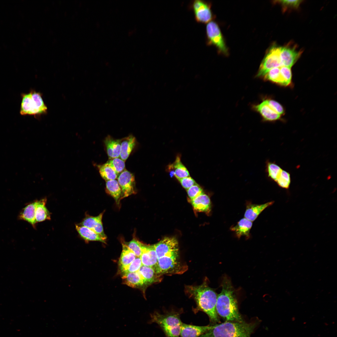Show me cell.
<instances>
[{
  "mask_svg": "<svg viewBox=\"0 0 337 337\" xmlns=\"http://www.w3.org/2000/svg\"><path fill=\"white\" fill-rule=\"evenodd\" d=\"M253 108L260 114L265 121H273L279 120L281 118V115L270 106L267 99L263 100L259 104L253 105Z\"/></svg>",
  "mask_w": 337,
  "mask_h": 337,
  "instance_id": "7c38bea8",
  "label": "cell"
},
{
  "mask_svg": "<svg viewBox=\"0 0 337 337\" xmlns=\"http://www.w3.org/2000/svg\"><path fill=\"white\" fill-rule=\"evenodd\" d=\"M137 257H140L142 253L141 244L135 237L129 242H123Z\"/></svg>",
  "mask_w": 337,
  "mask_h": 337,
  "instance_id": "836d02e7",
  "label": "cell"
},
{
  "mask_svg": "<svg viewBox=\"0 0 337 337\" xmlns=\"http://www.w3.org/2000/svg\"><path fill=\"white\" fill-rule=\"evenodd\" d=\"M36 202L35 219L36 222H40L46 220L51 219L50 212L46 207V198Z\"/></svg>",
  "mask_w": 337,
  "mask_h": 337,
  "instance_id": "7402d4cb",
  "label": "cell"
},
{
  "mask_svg": "<svg viewBox=\"0 0 337 337\" xmlns=\"http://www.w3.org/2000/svg\"><path fill=\"white\" fill-rule=\"evenodd\" d=\"M302 2V0H278L275 3L280 4L281 6L283 12L288 10L297 9Z\"/></svg>",
  "mask_w": 337,
  "mask_h": 337,
  "instance_id": "e575fe53",
  "label": "cell"
},
{
  "mask_svg": "<svg viewBox=\"0 0 337 337\" xmlns=\"http://www.w3.org/2000/svg\"><path fill=\"white\" fill-rule=\"evenodd\" d=\"M136 139L132 135L121 139L120 158L125 162L129 157L135 146Z\"/></svg>",
  "mask_w": 337,
  "mask_h": 337,
  "instance_id": "d6986e66",
  "label": "cell"
},
{
  "mask_svg": "<svg viewBox=\"0 0 337 337\" xmlns=\"http://www.w3.org/2000/svg\"><path fill=\"white\" fill-rule=\"evenodd\" d=\"M142 253L140 257L142 265L154 268L158 262V258L154 245L141 244Z\"/></svg>",
  "mask_w": 337,
  "mask_h": 337,
  "instance_id": "8fae6325",
  "label": "cell"
},
{
  "mask_svg": "<svg viewBox=\"0 0 337 337\" xmlns=\"http://www.w3.org/2000/svg\"><path fill=\"white\" fill-rule=\"evenodd\" d=\"M252 224V222L244 218L241 219L235 226L231 227V229L235 232L238 238L243 236L248 237Z\"/></svg>",
  "mask_w": 337,
  "mask_h": 337,
  "instance_id": "603a6c76",
  "label": "cell"
},
{
  "mask_svg": "<svg viewBox=\"0 0 337 337\" xmlns=\"http://www.w3.org/2000/svg\"><path fill=\"white\" fill-rule=\"evenodd\" d=\"M168 168L169 170H173L172 171V174L178 180L189 176V172L181 162L179 156H177L174 162L170 164Z\"/></svg>",
  "mask_w": 337,
  "mask_h": 337,
  "instance_id": "cb8c5ba5",
  "label": "cell"
},
{
  "mask_svg": "<svg viewBox=\"0 0 337 337\" xmlns=\"http://www.w3.org/2000/svg\"><path fill=\"white\" fill-rule=\"evenodd\" d=\"M280 51L281 47L276 45L270 48L260 64L257 77H263L271 69L281 67Z\"/></svg>",
  "mask_w": 337,
  "mask_h": 337,
  "instance_id": "8992f818",
  "label": "cell"
},
{
  "mask_svg": "<svg viewBox=\"0 0 337 337\" xmlns=\"http://www.w3.org/2000/svg\"><path fill=\"white\" fill-rule=\"evenodd\" d=\"M267 100L269 105L275 111L280 115L284 113V109L280 103L273 100Z\"/></svg>",
  "mask_w": 337,
  "mask_h": 337,
  "instance_id": "74e56055",
  "label": "cell"
},
{
  "mask_svg": "<svg viewBox=\"0 0 337 337\" xmlns=\"http://www.w3.org/2000/svg\"><path fill=\"white\" fill-rule=\"evenodd\" d=\"M213 325L199 326L183 323L180 337H199L212 328Z\"/></svg>",
  "mask_w": 337,
  "mask_h": 337,
  "instance_id": "5bb4252c",
  "label": "cell"
},
{
  "mask_svg": "<svg viewBox=\"0 0 337 337\" xmlns=\"http://www.w3.org/2000/svg\"><path fill=\"white\" fill-rule=\"evenodd\" d=\"M191 7L195 16V20L198 22L208 23L213 18L210 5L208 2L201 0L193 1Z\"/></svg>",
  "mask_w": 337,
  "mask_h": 337,
  "instance_id": "ba28073f",
  "label": "cell"
},
{
  "mask_svg": "<svg viewBox=\"0 0 337 337\" xmlns=\"http://www.w3.org/2000/svg\"><path fill=\"white\" fill-rule=\"evenodd\" d=\"M191 203L194 208L197 211L208 213L210 211V199L204 193L191 200Z\"/></svg>",
  "mask_w": 337,
  "mask_h": 337,
  "instance_id": "44dd1931",
  "label": "cell"
},
{
  "mask_svg": "<svg viewBox=\"0 0 337 337\" xmlns=\"http://www.w3.org/2000/svg\"><path fill=\"white\" fill-rule=\"evenodd\" d=\"M282 169L274 162H267L266 164V170L268 177L271 180L276 181Z\"/></svg>",
  "mask_w": 337,
  "mask_h": 337,
  "instance_id": "f546056e",
  "label": "cell"
},
{
  "mask_svg": "<svg viewBox=\"0 0 337 337\" xmlns=\"http://www.w3.org/2000/svg\"><path fill=\"white\" fill-rule=\"evenodd\" d=\"M138 271L146 288L152 284L160 282L162 279V276L158 274L152 267L142 265Z\"/></svg>",
  "mask_w": 337,
  "mask_h": 337,
  "instance_id": "9a60e30c",
  "label": "cell"
},
{
  "mask_svg": "<svg viewBox=\"0 0 337 337\" xmlns=\"http://www.w3.org/2000/svg\"><path fill=\"white\" fill-rule=\"evenodd\" d=\"M254 328V325L243 321H227L213 325L199 337H250Z\"/></svg>",
  "mask_w": 337,
  "mask_h": 337,
  "instance_id": "3957f363",
  "label": "cell"
},
{
  "mask_svg": "<svg viewBox=\"0 0 337 337\" xmlns=\"http://www.w3.org/2000/svg\"><path fill=\"white\" fill-rule=\"evenodd\" d=\"M262 78L265 80L269 81L280 85H288L281 74L280 67L271 69Z\"/></svg>",
  "mask_w": 337,
  "mask_h": 337,
  "instance_id": "4316f807",
  "label": "cell"
},
{
  "mask_svg": "<svg viewBox=\"0 0 337 337\" xmlns=\"http://www.w3.org/2000/svg\"><path fill=\"white\" fill-rule=\"evenodd\" d=\"M121 143V139H114L110 135H108L105 138L104 143L110 159L120 157Z\"/></svg>",
  "mask_w": 337,
  "mask_h": 337,
  "instance_id": "2e32d148",
  "label": "cell"
},
{
  "mask_svg": "<svg viewBox=\"0 0 337 337\" xmlns=\"http://www.w3.org/2000/svg\"><path fill=\"white\" fill-rule=\"evenodd\" d=\"M185 292L195 300L197 308L205 313L213 322L219 321L216 310L217 295L215 291L204 281L198 286H186Z\"/></svg>",
  "mask_w": 337,
  "mask_h": 337,
  "instance_id": "6da1fadb",
  "label": "cell"
},
{
  "mask_svg": "<svg viewBox=\"0 0 337 337\" xmlns=\"http://www.w3.org/2000/svg\"><path fill=\"white\" fill-rule=\"evenodd\" d=\"M123 282L129 286L134 288L143 289L146 288L144 281L138 271L130 272L122 275Z\"/></svg>",
  "mask_w": 337,
  "mask_h": 337,
  "instance_id": "e0dca14e",
  "label": "cell"
},
{
  "mask_svg": "<svg viewBox=\"0 0 337 337\" xmlns=\"http://www.w3.org/2000/svg\"><path fill=\"white\" fill-rule=\"evenodd\" d=\"M291 181V175L289 173L282 169L275 182L280 187L288 189Z\"/></svg>",
  "mask_w": 337,
  "mask_h": 337,
  "instance_id": "4dcf8cb0",
  "label": "cell"
},
{
  "mask_svg": "<svg viewBox=\"0 0 337 337\" xmlns=\"http://www.w3.org/2000/svg\"><path fill=\"white\" fill-rule=\"evenodd\" d=\"M36 202L27 205L20 213L19 218L31 224L34 227L37 223L35 219Z\"/></svg>",
  "mask_w": 337,
  "mask_h": 337,
  "instance_id": "d4e9b609",
  "label": "cell"
},
{
  "mask_svg": "<svg viewBox=\"0 0 337 337\" xmlns=\"http://www.w3.org/2000/svg\"><path fill=\"white\" fill-rule=\"evenodd\" d=\"M179 314L175 312L161 314L155 312L150 314L149 323L158 324L164 332L166 337H180L182 323Z\"/></svg>",
  "mask_w": 337,
  "mask_h": 337,
  "instance_id": "277c9868",
  "label": "cell"
},
{
  "mask_svg": "<svg viewBox=\"0 0 337 337\" xmlns=\"http://www.w3.org/2000/svg\"><path fill=\"white\" fill-rule=\"evenodd\" d=\"M206 31L208 44L215 46L220 52L227 55L228 50L217 24L213 21L209 22L206 26Z\"/></svg>",
  "mask_w": 337,
  "mask_h": 337,
  "instance_id": "52a82bcc",
  "label": "cell"
},
{
  "mask_svg": "<svg viewBox=\"0 0 337 337\" xmlns=\"http://www.w3.org/2000/svg\"><path fill=\"white\" fill-rule=\"evenodd\" d=\"M100 176L106 181L116 179L118 176L115 172L106 163L98 166Z\"/></svg>",
  "mask_w": 337,
  "mask_h": 337,
  "instance_id": "f1b7e54d",
  "label": "cell"
},
{
  "mask_svg": "<svg viewBox=\"0 0 337 337\" xmlns=\"http://www.w3.org/2000/svg\"><path fill=\"white\" fill-rule=\"evenodd\" d=\"M216 310L217 314L227 321H243L231 282L226 277L222 281V291L217 295Z\"/></svg>",
  "mask_w": 337,
  "mask_h": 337,
  "instance_id": "7a4b0ae2",
  "label": "cell"
},
{
  "mask_svg": "<svg viewBox=\"0 0 337 337\" xmlns=\"http://www.w3.org/2000/svg\"><path fill=\"white\" fill-rule=\"evenodd\" d=\"M298 50L296 45L289 43L283 47H281L280 59L281 66L289 68L295 63L302 53Z\"/></svg>",
  "mask_w": 337,
  "mask_h": 337,
  "instance_id": "9c48e42d",
  "label": "cell"
},
{
  "mask_svg": "<svg viewBox=\"0 0 337 337\" xmlns=\"http://www.w3.org/2000/svg\"><path fill=\"white\" fill-rule=\"evenodd\" d=\"M187 192L191 200L204 193L201 187L197 184L187 189Z\"/></svg>",
  "mask_w": 337,
  "mask_h": 337,
  "instance_id": "d590c367",
  "label": "cell"
},
{
  "mask_svg": "<svg viewBox=\"0 0 337 337\" xmlns=\"http://www.w3.org/2000/svg\"><path fill=\"white\" fill-rule=\"evenodd\" d=\"M106 192L115 199L117 204H119L122 196L121 188L116 179L106 181Z\"/></svg>",
  "mask_w": 337,
  "mask_h": 337,
  "instance_id": "484cf974",
  "label": "cell"
},
{
  "mask_svg": "<svg viewBox=\"0 0 337 337\" xmlns=\"http://www.w3.org/2000/svg\"><path fill=\"white\" fill-rule=\"evenodd\" d=\"M117 178L122 191L121 200L135 194V177L132 173L125 169L118 176Z\"/></svg>",
  "mask_w": 337,
  "mask_h": 337,
  "instance_id": "30bf717a",
  "label": "cell"
},
{
  "mask_svg": "<svg viewBox=\"0 0 337 337\" xmlns=\"http://www.w3.org/2000/svg\"><path fill=\"white\" fill-rule=\"evenodd\" d=\"M142 266L141 261L140 257H136L131 263L129 265L120 268V272L122 275L138 271Z\"/></svg>",
  "mask_w": 337,
  "mask_h": 337,
  "instance_id": "d6a6232c",
  "label": "cell"
},
{
  "mask_svg": "<svg viewBox=\"0 0 337 337\" xmlns=\"http://www.w3.org/2000/svg\"><path fill=\"white\" fill-rule=\"evenodd\" d=\"M281 74L288 85L291 82L292 72L291 68L282 66L280 67Z\"/></svg>",
  "mask_w": 337,
  "mask_h": 337,
  "instance_id": "8d00e7d4",
  "label": "cell"
},
{
  "mask_svg": "<svg viewBox=\"0 0 337 337\" xmlns=\"http://www.w3.org/2000/svg\"><path fill=\"white\" fill-rule=\"evenodd\" d=\"M40 92L32 90L22 95L20 113L22 115H40L47 112V107Z\"/></svg>",
  "mask_w": 337,
  "mask_h": 337,
  "instance_id": "5b68a950",
  "label": "cell"
},
{
  "mask_svg": "<svg viewBox=\"0 0 337 337\" xmlns=\"http://www.w3.org/2000/svg\"><path fill=\"white\" fill-rule=\"evenodd\" d=\"M76 230L80 236L85 241H99L106 243L105 239L92 229L85 226L76 225Z\"/></svg>",
  "mask_w": 337,
  "mask_h": 337,
  "instance_id": "ffe728a7",
  "label": "cell"
},
{
  "mask_svg": "<svg viewBox=\"0 0 337 337\" xmlns=\"http://www.w3.org/2000/svg\"><path fill=\"white\" fill-rule=\"evenodd\" d=\"M122 246V250L119 261L120 268L129 265L137 257L123 242Z\"/></svg>",
  "mask_w": 337,
  "mask_h": 337,
  "instance_id": "83f0119b",
  "label": "cell"
},
{
  "mask_svg": "<svg viewBox=\"0 0 337 337\" xmlns=\"http://www.w3.org/2000/svg\"><path fill=\"white\" fill-rule=\"evenodd\" d=\"M178 180L182 187L187 190L197 184L195 181L190 176L180 179Z\"/></svg>",
  "mask_w": 337,
  "mask_h": 337,
  "instance_id": "f35d334b",
  "label": "cell"
},
{
  "mask_svg": "<svg viewBox=\"0 0 337 337\" xmlns=\"http://www.w3.org/2000/svg\"><path fill=\"white\" fill-rule=\"evenodd\" d=\"M106 163L115 172L118 176L125 169V161L119 158L110 159Z\"/></svg>",
  "mask_w": 337,
  "mask_h": 337,
  "instance_id": "1f68e13d",
  "label": "cell"
},
{
  "mask_svg": "<svg viewBox=\"0 0 337 337\" xmlns=\"http://www.w3.org/2000/svg\"><path fill=\"white\" fill-rule=\"evenodd\" d=\"M103 213L104 212H103L95 217H87L83 219L80 225H79L92 229L103 238L106 239L107 237L104 233L102 223Z\"/></svg>",
  "mask_w": 337,
  "mask_h": 337,
  "instance_id": "4fadbf2b",
  "label": "cell"
},
{
  "mask_svg": "<svg viewBox=\"0 0 337 337\" xmlns=\"http://www.w3.org/2000/svg\"><path fill=\"white\" fill-rule=\"evenodd\" d=\"M274 203L272 201L260 205L249 204L247 206L244 214L245 218L251 222L254 221L260 213Z\"/></svg>",
  "mask_w": 337,
  "mask_h": 337,
  "instance_id": "ac0fdd59",
  "label": "cell"
}]
</instances>
